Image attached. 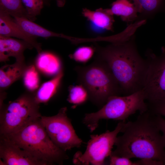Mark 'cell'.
I'll return each instance as SVG.
<instances>
[{"label": "cell", "instance_id": "8992f818", "mask_svg": "<svg viewBox=\"0 0 165 165\" xmlns=\"http://www.w3.org/2000/svg\"><path fill=\"white\" fill-rule=\"evenodd\" d=\"M39 104L34 93L26 92L13 101L0 106V134L15 133L33 120L40 117Z\"/></svg>", "mask_w": 165, "mask_h": 165}, {"label": "cell", "instance_id": "e0dca14e", "mask_svg": "<svg viewBox=\"0 0 165 165\" xmlns=\"http://www.w3.org/2000/svg\"><path fill=\"white\" fill-rule=\"evenodd\" d=\"M15 21L31 35L36 37H41L45 38L56 37H61L68 39L70 37L62 34L55 33L42 27L24 17H15Z\"/></svg>", "mask_w": 165, "mask_h": 165}, {"label": "cell", "instance_id": "83f0119b", "mask_svg": "<svg viewBox=\"0 0 165 165\" xmlns=\"http://www.w3.org/2000/svg\"><path fill=\"white\" fill-rule=\"evenodd\" d=\"M135 162L137 165H163L160 161L151 159H140Z\"/></svg>", "mask_w": 165, "mask_h": 165}, {"label": "cell", "instance_id": "9c48e42d", "mask_svg": "<svg viewBox=\"0 0 165 165\" xmlns=\"http://www.w3.org/2000/svg\"><path fill=\"white\" fill-rule=\"evenodd\" d=\"M66 107L61 108L55 115L41 116V121L53 142L66 152L74 148L79 147L83 141L77 135L68 117Z\"/></svg>", "mask_w": 165, "mask_h": 165}, {"label": "cell", "instance_id": "f1b7e54d", "mask_svg": "<svg viewBox=\"0 0 165 165\" xmlns=\"http://www.w3.org/2000/svg\"><path fill=\"white\" fill-rule=\"evenodd\" d=\"M57 2L59 3L60 6H62L64 4V1L63 0H56Z\"/></svg>", "mask_w": 165, "mask_h": 165}, {"label": "cell", "instance_id": "3957f363", "mask_svg": "<svg viewBox=\"0 0 165 165\" xmlns=\"http://www.w3.org/2000/svg\"><path fill=\"white\" fill-rule=\"evenodd\" d=\"M40 117L30 122L15 133L3 135L46 165H62L68 159V156L65 151L52 141L41 121Z\"/></svg>", "mask_w": 165, "mask_h": 165}, {"label": "cell", "instance_id": "7c38bea8", "mask_svg": "<svg viewBox=\"0 0 165 165\" xmlns=\"http://www.w3.org/2000/svg\"><path fill=\"white\" fill-rule=\"evenodd\" d=\"M82 14L88 21L89 30L93 33L100 34L106 31H113L115 20L108 9L100 8L92 11L85 8L83 9Z\"/></svg>", "mask_w": 165, "mask_h": 165}, {"label": "cell", "instance_id": "2e32d148", "mask_svg": "<svg viewBox=\"0 0 165 165\" xmlns=\"http://www.w3.org/2000/svg\"><path fill=\"white\" fill-rule=\"evenodd\" d=\"M36 64L40 71L49 75H56L62 69L60 58L50 52H41L38 53Z\"/></svg>", "mask_w": 165, "mask_h": 165}, {"label": "cell", "instance_id": "277c9868", "mask_svg": "<svg viewBox=\"0 0 165 165\" xmlns=\"http://www.w3.org/2000/svg\"><path fill=\"white\" fill-rule=\"evenodd\" d=\"M77 82L86 90L89 100L101 108L112 96L122 93L119 85L107 64L96 57L85 66H77Z\"/></svg>", "mask_w": 165, "mask_h": 165}, {"label": "cell", "instance_id": "ba28073f", "mask_svg": "<svg viewBox=\"0 0 165 165\" xmlns=\"http://www.w3.org/2000/svg\"><path fill=\"white\" fill-rule=\"evenodd\" d=\"M125 121L119 123L113 130L106 131L99 135H91L85 152H77L73 159L75 164L102 165L106 158L111 155L116 139L121 132Z\"/></svg>", "mask_w": 165, "mask_h": 165}, {"label": "cell", "instance_id": "5bb4252c", "mask_svg": "<svg viewBox=\"0 0 165 165\" xmlns=\"http://www.w3.org/2000/svg\"><path fill=\"white\" fill-rule=\"evenodd\" d=\"M108 9L112 15L119 16L128 25L137 20L139 13L138 6L135 0H116Z\"/></svg>", "mask_w": 165, "mask_h": 165}, {"label": "cell", "instance_id": "7a4b0ae2", "mask_svg": "<svg viewBox=\"0 0 165 165\" xmlns=\"http://www.w3.org/2000/svg\"><path fill=\"white\" fill-rule=\"evenodd\" d=\"M133 35L128 40L105 47L96 45V57L108 65L125 95L142 88L146 63L139 53Z\"/></svg>", "mask_w": 165, "mask_h": 165}, {"label": "cell", "instance_id": "d4e9b609", "mask_svg": "<svg viewBox=\"0 0 165 165\" xmlns=\"http://www.w3.org/2000/svg\"><path fill=\"white\" fill-rule=\"evenodd\" d=\"M109 157L110 165H137L135 162H132L127 157L111 155Z\"/></svg>", "mask_w": 165, "mask_h": 165}, {"label": "cell", "instance_id": "603a6c76", "mask_svg": "<svg viewBox=\"0 0 165 165\" xmlns=\"http://www.w3.org/2000/svg\"><path fill=\"white\" fill-rule=\"evenodd\" d=\"M95 52V46H82L77 48L69 57L77 62L86 63L91 58Z\"/></svg>", "mask_w": 165, "mask_h": 165}, {"label": "cell", "instance_id": "f546056e", "mask_svg": "<svg viewBox=\"0 0 165 165\" xmlns=\"http://www.w3.org/2000/svg\"><path fill=\"white\" fill-rule=\"evenodd\" d=\"M163 165H165V156H164V158L163 161Z\"/></svg>", "mask_w": 165, "mask_h": 165}, {"label": "cell", "instance_id": "9a60e30c", "mask_svg": "<svg viewBox=\"0 0 165 165\" xmlns=\"http://www.w3.org/2000/svg\"><path fill=\"white\" fill-rule=\"evenodd\" d=\"M28 66L25 61H16L13 64L2 67L0 69V92H4L14 82L23 78Z\"/></svg>", "mask_w": 165, "mask_h": 165}, {"label": "cell", "instance_id": "6da1fadb", "mask_svg": "<svg viewBox=\"0 0 165 165\" xmlns=\"http://www.w3.org/2000/svg\"><path fill=\"white\" fill-rule=\"evenodd\" d=\"M156 115L148 108L140 113L134 121L125 122L123 134L117 137L116 148L111 155L130 159H151L163 163L165 149Z\"/></svg>", "mask_w": 165, "mask_h": 165}, {"label": "cell", "instance_id": "5b68a950", "mask_svg": "<svg viewBox=\"0 0 165 165\" xmlns=\"http://www.w3.org/2000/svg\"><path fill=\"white\" fill-rule=\"evenodd\" d=\"M146 101L142 90L124 96H113L110 97L97 111L86 114L82 122L92 132L98 127L101 120L125 121L137 111L141 113L147 111L148 105Z\"/></svg>", "mask_w": 165, "mask_h": 165}, {"label": "cell", "instance_id": "ac0fdd59", "mask_svg": "<svg viewBox=\"0 0 165 165\" xmlns=\"http://www.w3.org/2000/svg\"><path fill=\"white\" fill-rule=\"evenodd\" d=\"M63 75L62 68L52 79L42 84L37 92L34 93L35 98L39 104L47 103L54 95Z\"/></svg>", "mask_w": 165, "mask_h": 165}, {"label": "cell", "instance_id": "d6986e66", "mask_svg": "<svg viewBox=\"0 0 165 165\" xmlns=\"http://www.w3.org/2000/svg\"><path fill=\"white\" fill-rule=\"evenodd\" d=\"M135 0L139 9L136 20H147L153 18L157 13H165V0Z\"/></svg>", "mask_w": 165, "mask_h": 165}, {"label": "cell", "instance_id": "30bf717a", "mask_svg": "<svg viewBox=\"0 0 165 165\" xmlns=\"http://www.w3.org/2000/svg\"><path fill=\"white\" fill-rule=\"evenodd\" d=\"M0 165H46L5 136L0 135Z\"/></svg>", "mask_w": 165, "mask_h": 165}, {"label": "cell", "instance_id": "cb8c5ba5", "mask_svg": "<svg viewBox=\"0 0 165 165\" xmlns=\"http://www.w3.org/2000/svg\"><path fill=\"white\" fill-rule=\"evenodd\" d=\"M24 7L29 19L35 20L36 16L39 15L43 7V0H21Z\"/></svg>", "mask_w": 165, "mask_h": 165}, {"label": "cell", "instance_id": "4fadbf2b", "mask_svg": "<svg viewBox=\"0 0 165 165\" xmlns=\"http://www.w3.org/2000/svg\"><path fill=\"white\" fill-rule=\"evenodd\" d=\"M33 48L23 40L0 35V61L5 63L10 57H15L16 61H24V51Z\"/></svg>", "mask_w": 165, "mask_h": 165}, {"label": "cell", "instance_id": "7402d4cb", "mask_svg": "<svg viewBox=\"0 0 165 165\" xmlns=\"http://www.w3.org/2000/svg\"><path fill=\"white\" fill-rule=\"evenodd\" d=\"M24 84L29 91L37 89L39 86V77L35 66H28L23 77Z\"/></svg>", "mask_w": 165, "mask_h": 165}, {"label": "cell", "instance_id": "484cf974", "mask_svg": "<svg viewBox=\"0 0 165 165\" xmlns=\"http://www.w3.org/2000/svg\"><path fill=\"white\" fill-rule=\"evenodd\" d=\"M148 104L149 109L152 112L165 117V100Z\"/></svg>", "mask_w": 165, "mask_h": 165}, {"label": "cell", "instance_id": "52a82bcc", "mask_svg": "<svg viewBox=\"0 0 165 165\" xmlns=\"http://www.w3.org/2000/svg\"><path fill=\"white\" fill-rule=\"evenodd\" d=\"M146 67L142 90L148 103L165 100V47L158 56L151 50L145 55Z\"/></svg>", "mask_w": 165, "mask_h": 165}, {"label": "cell", "instance_id": "4316f807", "mask_svg": "<svg viewBox=\"0 0 165 165\" xmlns=\"http://www.w3.org/2000/svg\"><path fill=\"white\" fill-rule=\"evenodd\" d=\"M156 119L157 126L161 133L165 149V119L162 117L161 116L156 114Z\"/></svg>", "mask_w": 165, "mask_h": 165}, {"label": "cell", "instance_id": "ffe728a7", "mask_svg": "<svg viewBox=\"0 0 165 165\" xmlns=\"http://www.w3.org/2000/svg\"><path fill=\"white\" fill-rule=\"evenodd\" d=\"M0 11L9 14L13 18L24 17L29 19L21 0H0Z\"/></svg>", "mask_w": 165, "mask_h": 165}, {"label": "cell", "instance_id": "44dd1931", "mask_svg": "<svg viewBox=\"0 0 165 165\" xmlns=\"http://www.w3.org/2000/svg\"><path fill=\"white\" fill-rule=\"evenodd\" d=\"M68 91L67 101L73 105L72 107L82 105L89 100L86 90L81 84L70 86Z\"/></svg>", "mask_w": 165, "mask_h": 165}, {"label": "cell", "instance_id": "8fae6325", "mask_svg": "<svg viewBox=\"0 0 165 165\" xmlns=\"http://www.w3.org/2000/svg\"><path fill=\"white\" fill-rule=\"evenodd\" d=\"M9 14L0 11V35L14 37L23 40L31 45L38 53L41 52V44L36 38L26 31Z\"/></svg>", "mask_w": 165, "mask_h": 165}]
</instances>
